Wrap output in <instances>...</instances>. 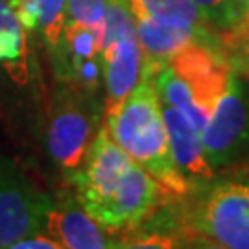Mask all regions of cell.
Wrapping results in <instances>:
<instances>
[{
	"label": "cell",
	"instance_id": "obj_2",
	"mask_svg": "<svg viewBox=\"0 0 249 249\" xmlns=\"http://www.w3.org/2000/svg\"><path fill=\"white\" fill-rule=\"evenodd\" d=\"M207 39L201 37L181 48L153 80L160 104L176 107L199 131L223 96L234 71L227 52L216 50Z\"/></svg>",
	"mask_w": 249,
	"mask_h": 249
},
{
	"label": "cell",
	"instance_id": "obj_11",
	"mask_svg": "<svg viewBox=\"0 0 249 249\" xmlns=\"http://www.w3.org/2000/svg\"><path fill=\"white\" fill-rule=\"evenodd\" d=\"M160 104V102H159ZM160 113L164 120V127L168 133L172 157L176 160L179 172L192 181H209L214 176V166L205 155L201 131L192 125V122L176 107L160 104Z\"/></svg>",
	"mask_w": 249,
	"mask_h": 249
},
{
	"label": "cell",
	"instance_id": "obj_5",
	"mask_svg": "<svg viewBox=\"0 0 249 249\" xmlns=\"http://www.w3.org/2000/svg\"><path fill=\"white\" fill-rule=\"evenodd\" d=\"M96 122L98 113L81 89L67 85L55 96L48 116L46 146L52 160L69 179L83 164L94 142Z\"/></svg>",
	"mask_w": 249,
	"mask_h": 249
},
{
	"label": "cell",
	"instance_id": "obj_3",
	"mask_svg": "<svg viewBox=\"0 0 249 249\" xmlns=\"http://www.w3.org/2000/svg\"><path fill=\"white\" fill-rule=\"evenodd\" d=\"M106 124L115 142L157 179L164 190L174 196H187L190 183L172 157L159 96L151 81L141 78L122 109Z\"/></svg>",
	"mask_w": 249,
	"mask_h": 249
},
{
	"label": "cell",
	"instance_id": "obj_14",
	"mask_svg": "<svg viewBox=\"0 0 249 249\" xmlns=\"http://www.w3.org/2000/svg\"><path fill=\"white\" fill-rule=\"evenodd\" d=\"M37 11V28H41L46 46L55 59L61 48L67 24V0H32Z\"/></svg>",
	"mask_w": 249,
	"mask_h": 249
},
{
	"label": "cell",
	"instance_id": "obj_13",
	"mask_svg": "<svg viewBox=\"0 0 249 249\" xmlns=\"http://www.w3.org/2000/svg\"><path fill=\"white\" fill-rule=\"evenodd\" d=\"M0 63L13 65L15 78L24 80L26 69V28L17 17L11 0H0Z\"/></svg>",
	"mask_w": 249,
	"mask_h": 249
},
{
	"label": "cell",
	"instance_id": "obj_15",
	"mask_svg": "<svg viewBox=\"0 0 249 249\" xmlns=\"http://www.w3.org/2000/svg\"><path fill=\"white\" fill-rule=\"evenodd\" d=\"M107 0H67V22L94 30L102 37Z\"/></svg>",
	"mask_w": 249,
	"mask_h": 249
},
{
	"label": "cell",
	"instance_id": "obj_18",
	"mask_svg": "<svg viewBox=\"0 0 249 249\" xmlns=\"http://www.w3.org/2000/svg\"><path fill=\"white\" fill-rule=\"evenodd\" d=\"M61 249V244L57 240H53L50 234H30L26 238L18 240L13 244V249Z\"/></svg>",
	"mask_w": 249,
	"mask_h": 249
},
{
	"label": "cell",
	"instance_id": "obj_16",
	"mask_svg": "<svg viewBox=\"0 0 249 249\" xmlns=\"http://www.w3.org/2000/svg\"><path fill=\"white\" fill-rule=\"evenodd\" d=\"M225 48H229V57H231L232 67L244 76L249 78V32L242 30L240 26H232L227 30L223 37Z\"/></svg>",
	"mask_w": 249,
	"mask_h": 249
},
{
	"label": "cell",
	"instance_id": "obj_17",
	"mask_svg": "<svg viewBox=\"0 0 249 249\" xmlns=\"http://www.w3.org/2000/svg\"><path fill=\"white\" fill-rule=\"evenodd\" d=\"M249 11V0H225L218 18V26L229 30L234 24H238Z\"/></svg>",
	"mask_w": 249,
	"mask_h": 249
},
{
	"label": "cell",
	"instance_id": "obj_10",
	"mask_svg": "<svg viewBox=\"0 0 249 249\" xmlns=\"http://www.w3.org/2000/svg\"><path fill=\"white\" fill-rule=\"evenodd\" d=\"M133 17L135 26H137V39L142 48L141 78L151 83L172 55H176L188 43L201 37H209L207 32H197L192 28L168 26L146 15H133Z\"/></svg>",
	"mask_w": 249,
	"mask_h": 249
},
{
	"label": "cell",
	"instance_id": "obj_12",
	"mask_svg": "<svg viewBox=\"0 0 249 249\" xmlns=\"http://www.w3.org/2000/svg\"><path fill=\"white\" fill-rule=\"evenodd\" d=\"M133 15H146L162 24L207 32L209 20L192 0H129Z\"/></svg>",
	"mask_w": 249,
	"mask_h": 249
},
{
	"label": "cell",
	"instance_id": "obj_8",
	"mask_svg": "<svg viewBox=\"0 0 249 249\" xmlns=\"http://www.w3.org/2000/svg\"><path fill=\"white\" fill-rule=\"evenodd\" d=\"M106 81V122L115 118L142 74V48L137 36L124 37L100 53ZM104 122V124H106Z\"/></svg>",
	"mask_w": 249,
	"mask_h": 249
},
{
	"label": "cell",
	"instance_id": "obj_4",
	"mask_svg": "<svg viewBox=\"0 0 249 249\" xmlns=\"http://www.w3.org/2000/svg\"><path fill=\"white\" fill-rule=\"evenodd\" d=\"M188 229L218 248L249 249V179L207 188L188 218Z\"/></svg>",
	"mask_w": 249,
	"mask_h": 249
},
{
	"label": "cell",
	"instance_id": "obj_19",
	"mask_svg": "<svg viewBox=\"0 0 249 249\" xmlns=\"http://www.w3.org/2000/svg\"><path fill=\"white\" fill-rule=\"evenodd\" d=\"M192 2L199 8V11L203 13V17L209 22L218 24V18H220V13H222L225 0H192Z\"/></svg>",
	"mask_w": 249,
	"mask_h": 249
},
{
	"label": "cell",
	"instance_id": "obj_7",
	"mask_svg": "<svg viewBox=\"0 0 249 249\" xmlns=\"http://www.w3.org/2000/svg\"><path fill=\"white\" fill-rule=\"evenodd\" d=\"M52 199L34 187L13 164L0 160V249L45 231Z\"/></svg>",
	"mask_w": 249,
	"mask_h": 249
},
{
	"label": "cell",
	"instance_id": "obj_9",
	"mask_svg": "<svg viewBox=\"0 0 249 249\" xmlns=\"http://www.w3.org/2000/svg\"><path fill=\"white\" fill-rule=\"evenodd\" d=\"M45 231L53 240L69 249H104L118 248V244L104 232L100 225L83 207L72 199L53 205L48 209L45 220Z\"/></svg>",
	"mask_w": 249,
	"mask_h": 249
},
{
	"label": "cell",
	"instance_id": "obj_6",
	"mask_svg": "<svg viewBox=\"0 0 249 249\" xmlns=\"http://www.w3.org/2000/svg\"><path fill=\"white\" fill-rule=\"evenodd\" d=\"M205 155L214 168L249 153V78L236 69L201 129Z\"/></svg>",
	"mask_w": 249,
	"mask_h": 249
},
{
	"label": "cell",
	"instance_id": "obj_20",
	"mask_svg": "<svg viewBox=\"0 0 249 249\" xmlns=\"http://www.w3.org/2000/svg\"><path fill=\"white\" fill-rule=\"evenodd\" d=\"M234 26H240L242 30H246V32H249V11L246 13V17L242 18L238 24H234Z\"/></svg>",
	"mask_w": 249,
	"mask_h": 249
},
{
	"label": "cell",
	"instance_id": "obj_1",
	"mask_svg": "<svg viewBox=\"0 0 249 249\" xmlns=\"http://www.w3.org/2000/svg\"><path fill=\"white\" fill-rule=\"evenodd\" d=\"M71 181L80 205L107 231L141 223L157 207L164 190L115 142L107 124L100 127Z\"/></svg>",
	"mask_w": 249,
	"mask_h": 249
}]
</instances>
